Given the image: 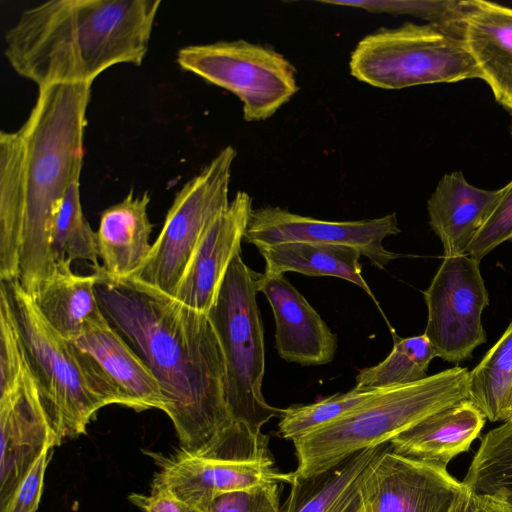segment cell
I'll return each mask as SVG.
<instances>
[{"instance_id":"cell-1","label":"cell","mask_w":512,"mask_h":512,"mask_svg":"<svg viewBox=\"0 0 512 512\" xmlns=\"http://www.w3.org/2000/svg\"><path fill=\"white\" fill-rule=\"evenodd\" d=\"M91 85L39 87L26 121L0 133V279L33 299L55 270V218L80 179Z\"/></svg>"},{"instance_id":"cell-2","label":"cell","mask_w":512,"mask_h":512,"mask_svg":"<svg viewBox=\"0 0 512 512\" xmlns=\"http://www.w3.org/2000/svg\"><path fill=\"white\" fill-rule=\"evenodd\" d=\"M94 272L103 315L156 378L180 449L197 452L233 421L224 357L208 314L101 267Z\"/></svg>"},{"instance_id":"cell-3","label":"cell","mask_w":512,"mask_h":512,"mask_svg":"<svg viewBox=\"0 0 512 512\" xmlns=\"http://www.w3.org/2000/svg\"><path fill=\"white\" fill-rule=\"evenodd\" d=\"M159 0H51L24 10L5 34L4 54L38 88L92 83L117 64L140 65Z\"/></svg>"},{"instance_id":"cell-4","label":"cell","mask_w":512,"mask_h":512,"mask_svg":"<svg viewBox=\"0 0 512 512\" xmlns=\"http://www.w3.org/2000/svg\"><path fill=\"white\" fill-rule=\"evenodd\" d=\"M469 370L455 366L385 388L354 413L294 441L293 478L322 474L352 455L384 445L425 417L468 399Z\"/></svg>"},{"instance_id":"cell-5","label":"cell","mask_w":512,"mask_h":512,"mask_svg":"<svg viewBox=\"0 0 512 512\" xmlns=\"http://www.w3.org/2000/svg\"><path fill=\"white\" fill-rule=\"evenodd\" d=\"M269 436L232 421L194 453H148L159 470L152 486L207 512L221 494L292 482L280 472L269 449Z\"/></svg>"},{"instance_id":"cell-6","label":"cell","mask_w":512,"mask_h":512,"mask_svg":"<svg viewBox=\"0 0 512 512\" xmlns=\"http://www.w3.org/2000/svg\"><path fill=\"white\" fill-rule=\"evenodd\" d=\"M259 273L238 253L231 261L208 317L218 337L226 370V396L231 419L261 431L282 409L262 394L265 373L263 326L256 303Z\"/></svg>"},{"instance_id":"cell-7","label":"cell","mask_w":512,"mask_h":512,"mask_svg":"<svg viewBox=\"0 0 512 512\" xmlns=\"http://www.w3.org/2000/svg\"><path fill=\"white\" fill-rule=\"evenodd\" d=\"M5 283L29 368L60 442L85 434L97 411L111 400L73 344L45 321L19 280Z\"/></svg>"},{"instance_id":"cell-8","label":"cell","mask_w":512,"mask_h":512,"mask_svg":"<svg viewBox=\"0 0 512 512\" xmlns=\"http://www.w3.org/2000/svg\"><path fill=\"white\" fill-rule=\"evenodd\" d=\"M349 69L357 80L389 90L482 80L462 31L431 23L407 22L366 35L353 50Z\"/></svg>"},{"instance_id":"cell-9","label":"cell","mask_w":512,"mask_h":512,"mask_svg":"<svg viewBox=\"0 0 512 512\" xmlns=\"http://www.w3.org/2000/svg\"><path fill=\"white\" fill-rule=\"evenodd\" d=\"M232 146L223 148L177 192L151 251L129 279L174 297L208 226L228 207Z\"/></svg>"},{"instance_id":"cell-10","label":"cell","mask_w":512,"mask_h":512,"mask_svg":"<svg viewBox=\"0 0 512 512\" xmlns=\"http://www.w3.org/2000/svg\"><path fill=\"white\" fill-rule=\"evenodd\" d=\"M176 61L183 70L237 96L248 122L270 118L299 89L288 59L242 39L185 46Z\"/></svg>"},{"instance_id":"cell-11","label":"cell","mask_w":512,"mask_h":512,"mask_svg":"<svg viewBox=\"0 0 512 512\" xmlns=\"http://www.w3.org/2000/svg\"><path fill=\"white\" fill-rule=\"evenodd\" d=\"M423 295L428 310L423 334L436 356L453 363L471 358L486 342L482 312L489 295L480 261L470 255L444 257Z\"/></svg>"},{"instance_id":"cell-12","label":"cell","mask_w":512,"mask_h":512,"mask_svg":"<svg viewBox=\"0 0 512 512\" xmlns=\"http://www.w3.org/2000/svg\"><path fill=\"white\" fill-rule=\"evenodd\" d=\"M465 490L447 467L385 447L366 470L364 512H455Z\"/></svg>"},{"instance_id":"cell-13","label":"cell","mask_w":512,"mask_h":512,"mask_svg":"<svg viewBox=\"0 0 512 512\" xmlns=\"http://www.w3.org/2000/svg\"><path fill=\"white\" fill-rule=\"evenodd\" d=\"M399 233L395 213L373 219L327 221L266 206L253 209L244 240L257 248L289 242L351 246L372 265L383 269L390 261L401 257L388 251L383 240Z\"/></svg>"},{"instance_id":"cell-14","label":"cell","mask_w":512,"mask_h":512,"mask_svg":"<svg viewBox=\"0 0 512 512\" xmlns=\"http://www.w3.org/2000/svg\"><path fill=\"white\" fill-rule=\"evenodd\" d=\"M0 433L2 506L42 453L61 444L28 362L15 381L0 391Z\"/></svg>"},{"instance_id":"cell-15","label":"cell","mask_w":512,"mask_h":512,"mask_svg":"<svg viewBox=\"0 0 512 512\" xmlns=\"http://www.w3.org/2000/svg\"><path fill=\"white\" fill-rule=\"evenodd\" d=\"M70 342L112 404L167 412L168 402L153 373L102 312Z\"/></svg>"},{"instance_id":"cell-16","label":"cell","mask_w":512,"mask_h":512,"mask_svg":"<svg viewBox=\"0 0 512 512\" xmlns=\"http://www.w3.org/2000/svg\"><path fill=\"white\" fill-rule=\"evenodd\" d=\"M252 211L249 194L238 191L200 239L178 284L175 299L208 314L231 261L241 251Z\"/></svg>"},{"instance_id":"cell-17","label":"cell","mask_w":512,"mask_h":512,"mask_svg":"<svg viewBox=\"0 0 512 512\" xmlns=\"http://www.w3.org/2000/svg\"><path fill=\"white\" fill-rule=\"evenodd\" d=\"M258 289L271 305L275 346L281 358L303 366L324 365L333 360L336 334L283 274H260Z\"/></svg>"},{"instance_id":"cell-18","label":"cell","mask_w":512,"mask_h":512,"mask_svg":"<svg viewBox=\"0 0 512 512\" xmlns=\"http://www.w3.org/2000/svg\"><path fill=\"white\" fill-rule=\"evenodd\" d=\"M462 37L495 100L512 112V8L462 0Z\"/></svg>"},{"instance_id":"cell-19","label":"cell","mask_w":512,"mask_h":512,"mask_svg":"<svg viewBox=\"0 0 512 512\" xmlns=\"http://www.w3.org/2000/svg\"><path fill=\"white\" fill-rule=\"evenodd\" d=\"M504 192L478 188L461 171L445 174L427 201L429 224L443 245V258L468 255L480 228Z\"/></svg>"},{"instance_id":"cell-20","label":"cell","mask_w":512,"mask_h":512,"mask_svg":"<svg viewBox=\"0 0 512 512\" xmlns=\"http://www.w3.org/2000/svg\"><path fill=\"white\" fill-rule=\"evenodd\" d=\"M486 417L469 399L439 410L395 436L391 449L403 456L447 467L469 451Z\"/></svg>"},{"instance_id":"cell-21","label":"cell","mask_w":512,"mask_h":512,"mask_svg":"<svg viewBox=\"0 0 512 512\" xmlns=\"http://www.w3.org/2000/svg\"><path fill=\"white\" fill-rule=\"evenodd\" d=\"M150 196L133 191L105 209L96 232L101 269L111 277H131L147 259L153 225L148 218Z\"/></svg>"},{"instance_id":"cell-22","label":"cell","mask_w":512,"mask_h":512,"mask_svg":"<svg viewBox=\"0 0 512 512\" xmlns=\"http://www.w3.org/2000/svg\"><path fill=\"white\" fill-rule=\"evenodd\" d=\"M97 280L96 272L78 275L73 273L71 262H58L33 299L45 321L64 339L76 338L91 319L101 314Z\"/></svg>"},{"instance_id":"cell-23","label":"cell","mask_w":512,"mask_h":512,"mask_svg":"<svg viewBox=\"0 0 512 512\" xmlns=\"http://www.w3.org/2000/svg\"><path fill=\"white\" fill-rule=\"evenodd\" d=\"M265 259V273L297 272L307 276L337 277L356 284L380 307L362 275L360 251L346 245L289 242L258 247Z\"/></svg>"},{"instance_id":"cell-24","label":"cell","mask_w":512,"mask_h":512,"mask_svg":"<svg viewBox=\"0 0 512 512\" xmlns=\"http://www.w3.org/2000/svg\"><path fill=\"white\" fill-rule=\"evenodd\" d=\"M385 447L386 444L364 449L313 477H292L285 512H333Z\"/></svg>"},{"instance_id":"cell-25","label":"cell","mask_w":512,"mask_h":512,"mask_svg":"<svg viewBox=\"0 0 512 512\" xmlns=\"http://www.w3.org/2000/svg\"><path fill=\"white\" fill-rule=\"evenodd\" d=\"M469 396L486 419H507L512 390V322L499 340L469 372Z\"/></svg>"},{"instance_id":"cell-26","label":"cell","mask_w":512,"mask_h":512,"mask_svg":"<svg viewBox=\"0 0 512 512\" xmlns=\"http://www.w3.org/2000/svg\"><path fill=\"white\" fill-rule=\"evenodd\" d=\"M462 483L512 507V419L482 437Z\"/></svg>"},{"instance_id":"cell-27","label":"cell","mask_w":512,"mask_h":512,"mask_svg":"<svg viewBox=\"0 0 512 512\" xmlns=\"http://www.w3.org/2000/svg\"><path fill=\"white\" fill-rule=\"evenodd\" d=\"M391 331L392 351L377 365L360 370L356 376L357 386L388 388L427 377L428 366L437 357L429 339L424 334L402 338Z\"/></svg>"},{"instance_id":"cell-28","label":"cell","mask_w":512,"mask_h":512,"mask_svg":"<svg viewBox=\"0 0 512 512\" xmlns=\"http://www.w3.org/2000/svg\"><path fill=\"white\" fill-rule=\"evenodd\" d=\"M384 389L356 385L345 393H336L311 404L282 409L278 432L281 437L294 441L354 413Z\"/></svg>"},{"instance_id":"cell-29","label":"cell","mask_w":512,"mask_h":512,"mask_svg":"<svg viewBox=\"0 0 512 512\" xmlns=\"http://www.w3.org/2000/svg\"><path fill=\"white\" fill-rule=\"evenodd\" d=\"M51 252L55 263L87 261L93 269L101 267L96 232L86 220L80 200V179L68 188L56 215Z\"/></svg>"},{"instance_id":"cell-30","label":"cell","mask_w":512,"mask_h":512,"mask_svg":"<svg viewBox=\"0 0 512 512\" xmlns=\"http://www.w3.org/2000/svg\"><path fill=\"white\" fill-rule=\"evenodd\" d=\"M321 3L394 15H411L428 23L462 31V0H363Z\"/></svg>"},{"instance_id":"cell-31","label":"cell","mask_w":512,"mask_h":512,"mask_svg":"<svg viewBox=\"0 0 512 512\" xmlns=\"http://www.w3.org/2000/svg\"><path fill=\"white\" fill-rule=\"evenodd\" d=\"M506 241H512V180L504 186L500 200L475 236L468 255L480 261Z\"/></svg>"},{"instance_id":"cell-32","label":"cell","mask_w":512,"mask_h":512,"mask_svg":"<svg viewBox=\"0 0 512 512\" xmlns=\"http://www.w3.org/2000/svg\"><path fill=\"white\" fill-rule=\"evenodd\" d=\"M207 512H281L279 484L218 495Z\"/></svg>"},{"instance_id":"cell-33","label":"cell","mask_w":512,"mask_h":512,"mask_svg":"<svg viewBox=\"0 0 512 512\" xmlns=\"http://www.w3.org/2000/svg\"><path fill=\"white\" fill-rule=\"evenodd\" d=\"M47 449L37 459L11 497L0 506V512H36L41 499L44 474L52 454Z\"/></svg>"},{"instance_id":"cell-34","label":"cell","mask_w":512,"mask_h":512,"mask_svg":"<svg viewBox=\"0 0 512 512\" xmlns=\"http://www.w3.org/2000/svg\"><path fill=\"white\" fill-rule=\"evenodd\" d=\"M128 500L144 512H206L154 486L149 494L132 493Z\"/></svg>"},{"instance_id":"cell-35","label":"cell","mask_w":512,"mask_h":512,"mask_svg":"<svg viewBox=\"0 0 512 512\" xmlns=\"http://www.w3.org/2000/svg\"><path fill=\"white\" fill-rule=\"evenodd\" d=\"M455 512H512V507L490 495L477 493L465 486Z\"/></svg>"},{"instance_id":"cell-36","label":"cell","mask_w":512,"mask_h":512,"mask_svg":"<svg viewBox=\"0 0 512 512\" xmlns=\"http://www.w3.org/2000/svg\"><path fill=\"white\" fill-rule=\"evenodd\" d=\"M511 419H512V390H511V395H510L509 404H508L506 421L511 420Z\"/></svg>"},{"instance_id":"cell-37","label":"cell","mask_w":512,"mask_h":512,"mask_svg":"<svg viewBox=\"0 0 512 512\" xmlns=\"http://www.w3.org/2000/svg\"><path fill=\"white\" fill-rule=\"evenodd\" d=\"M510 118H511L510 131H511V136H512V112L510 113Z\"/></svg>"}]
</instances>
